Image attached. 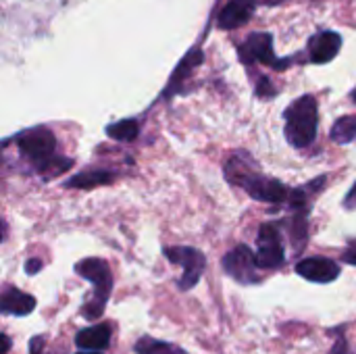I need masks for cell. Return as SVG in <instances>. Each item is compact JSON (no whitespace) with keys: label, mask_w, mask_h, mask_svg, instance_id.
<instances>
[{"label":"cell","mask_w":356,"mask_h":354,"mask_svg":"<svg viewBox=\"0 0 356 354\" xmlns=\"http://www.w3.org/2000/svg\"><path fill=\"white\" fill-rule=\"evenodd\" d=\"M225 177H227L229 184L240 186L242 190H246V194L250 198H254V200L280 204V202H284L288 198L286 186L282 182H277V179L261 175L257 163L246 152H238L227 161Z\"/></svg>","instance_id":"cell-1"},{"label":"cell","mask_w":356,"mask_h":354,"mask_svg":"<svg viewBox=\"0 0 356 354\" xmlns=\"http://www.w3.org/2000/svg\"><path fill=\"white\" fill-rule=\"evenodd\" d=\"M75 271L77 275L94 284V296L81 307V315L88 321H96L102 317L111 290H113V275H111L108 263L102 259H83L75 265Z\"/></svg>","instance_id":"cell-2"},{"label":"cell","mask_w":356,"mask_h":354,"mask_svg":"<svg viewBox=\"0 0 356 354\" xmlns=\"http://www.w3.org/2000/svg\"><path fill=\"white\" fill-rule=\"evenodd\" d=\"M319 125L317 100L313 96H300L286 108V138L296 148H307L315 142Z\"/></svg>","instance_id":"cell-3"},{"label":"cell","mask_w":356,"mask_h":354,"mask_svg":"<svg viewBox=\"0 0 356 354\" xmlns=\"http://www.w3.org/2000/svg\"><path fill=\"white\" fill-rule=\"evenodd\" d=\"M165 257L173 263V265H181L184 267V275L179 280V290H192L200 275L204 273L207 267V259L200 250L190 248V246H175V248H165Z\"/></svg>","instance_id":"cell-4"},{"label":"cell","mask_w":356,"mask_h":354,"mask_svg":"<svg viewBox=\"0 0 356 354\" xmlns=\"http://www.w3.org/2000/svg\"><path fill=\"white\" fill-rule=\"evenodd\" d=\"M257 265L259 269H277L284 265L286 261V252H284V244L280 238V230L273 223H265L259 230V238H257Z\"/></svg>","instance_id":"cell-5"},{"label":"cell","mask_w":356,"mask_h":354,"mask_svg":"<svg viewBox=\"0 0 356 354\" xmlns=\"http://www.w3.org/2000/svg\"><path fill=\"white\" fill-rule=\"evenodd\" d=\"M240 58L246 65L263 63L269 67H275L277 71H284L288 67V58H275L273 52V38L269 33H250L248 40L240 46Z\"/></svg>","instance_id":"cell-6"},{"label":"cell","mask_w":356,"mask_h":354,"mask_svg":"<svg viewBox=\"0 0 356 354\" xmlns=\"http://www.w3.org/2000/svg\"><path fill=\"white\" fill-rule=\"evenodd\" d=\"M223 269L238 284L250 286V284H257L259 282V265H257L254 252L246 244H240L232 252L225 255Z\"/></svg>","instance_id":"cell-7"},{"label":"cell","mask_w":356,"mask_h":354,"mask_svg":"<svg viewBox=\"0 0 356 354\" xmlns=\"http://www.w3.org/2000/svg\"><path fill=\"white\" fill-rule=\"evenodd\" d=\"M19 148L27 159L42 165L54 154L56 140H54L52 131H48V129H33L19 138Z\"/></svg>","instance_id":"cell-8"},{"label":"cell","mask_w":356,"mask_h":354,"mask_svg":"<svg viewBox=\"0 0 356 354\" xmlns=\"http://www.w3.org/2000/svg\"><path fill=\"white\" fill-rule=\"evenodd\" d=\"M296 273L313 284H332L340 275V265L325 257H311L296 265Z\"/></svg>","instance_id":"cell-9"},{"label":"cell","mask_w":356,"mask_h":354,"mask_svg":"<svg viewBox=\"0 0 356 354\" xmlns=\"http://www.w3.org/2000/svg\"><path fill=\"white\" fill-rule=\"evenodd\" d=\"M340 48H342V35L336 33V31H321V33L313 35L311 42H309L311 61L317 63V65L334 61L338 56Z\"/></svg>","instance_id":"cell-10"},{"label":"cell","mask_w":356,"mask_h":354,"mask_svg":"<svg viewBox=\"0 0 356 354\" xmlns=\"http://www.w3.org/2000/svg\"><path fill=\"white\" fill-rule=\"evenodd\" d=\"M35 309V298L17 290V288H6L0 292V313L2 315H17L25 317Z\"/></svg>","instance_id":"cell-11"},{"label":"cell","mask_w":356,"mask_h":354,"mask_svg":"<svg viewBox=\"0 0 356 354\" xmlns=\"http://www.w3.org/2000/svg\"><path fill=\"white\" fill-rule=\"evenodd\" d=\"M252 13H254V4L250 0H232L219 13L217 23L221 29H236V27L244 25L252 17Z\"/></svg>","instance_id":"cell-12"},{"label":"cell","mask_w":356,"mask_h":354,"mask_svg":"<svg viewBox=\"0 0 356 354\" xmlns=\"http://www.w3.org/2000/svg\"><path fill=\"white\" fill-rule=\"evenodd\" d=\"M108 342H111V325H106V323L86 328V330L77 332V336H75V344L81 351H98V353H102V351L108 348Z\"/></svg>","instance_id":"cell-13"},{"label":"cell","mask_w":356,"mask_h":354,"mask_svg":"<svg viewBox=\"0 0 356 354\" xmlns=\"http://www.w3.org/2000/svg\"><path fill=\"white\" fill-rule=\"evenodd\" d=\"M115 177L113 173L108 171H86V173H79L71 179H67V188H83V190H92V188H98V186H106L111 184Z\"/></svg>","instance_id":"cell-14"},{"label":"cell","mask_w":356,"mask_h":354,"mask_svg":"<svg viewBox=\"0 0 356 354\" xmlns=\"http://www.w3.org/2000/svg\"><path fill=\"white\" fill-rule=\"evenodd\" d=\"M330 138H332L336 144H350V142H355V138H356V117L355 115L340 117V119H338V121L332 125Z\"/></svg>","instance_id":"cell-15"},{"label":"cell","mask_w":356,"mask_h":354,"mask_svg":"<svg viewBox=\"0 0 356 354\" xmlns=\"http://www.w3.org/2000/svg\"><path fill=\"white\" fill-rule=\"evenodd\" d=\"M136 354H188L184 348H179L177 344L171 342H163V340H154V338H140L136 344Z\"/></svg>","instance_id":"cell-16"},{"label":"cell","mask_w":356,"mask_h":354,"mask_svg":"<svg viewBox=\"0 0 356 354\" xmlns=\"http://www.w3.org/2000/svg\"><path fill=\"white\" fill-rule=\"evenodd\" d=\"M138 131H140V127H138V123L134 119H125V121H119V123H113V125L106 127L108 138L119 140V142H131V140H136L138 138Z\"/></svg>","instance_id":"cell-17"},{"label":"cell","mask_w":356,"mask_h":354,"mask_svg":"<svg viewBox=\"0 0 356 354\" xmlns=\"http://www.w3.org/2000/svg\"><path fill=\"white\" fill-rule=\"evenodd\" d=\"M73 165V161H69V159H60V156H50L46 163H42L40 165V169L46 173V177H56V175H60L63 171H67L69 167Z\"/></svg>","instance_id":"cell-18"},{"label":"cell","mask_w":356,"mask_h":354,"mask_svg":"<svg viewBox=\"0 0 356 354\" xmlns=\"http://www.w3.org/2000/svg\"><path fill=\"white\" fill-rule=\"evenodd\" d=\"M275 94H277V90L273 88L271 79H269V77H261L259 83H257V96H261V98H271V96H275Z\"/></svg>","instance_id":"cell-19"},{"label":"cell","mask_w":356,"mask_h":354,"mask_svg":"<svg viewBox=\"0 0 356 354\" xmlns=\"http://www.w3.org/2000/svg\"><path fill=\"white\" fill-rule=\"evenodd\" d=\"M42 271V261L40 259H29L27 263H25V273L27 275H35V273H40Z\"/></svg>","instance_id":"cell-20"},{"label":"cell","mask_w":356,"mask_h":354,"mask_svg":"<svg viewBox=\"0 0 356 354\" xmlns=\"http://www.w3.org/2000/svg\"><path fill=\"white\" fill-rule=\"evenodd\" d=\"M344 207H346V209H350V211L356 209V184L353 186V190L348 192V196H346V200H344Z\"/></svg>","instance_id":"cell-21"},{"label":"cell","mask_w":356,"mask_h":354,"mask_svg":"<svg viewBox=\"0 0 356 354\" xmlns=\"http://www.w3.org/2000/svg\"><path fill=\"white\" fill-rule=\"evenodd\" d=\"M330 354H348V344H346V340H338L336 344H334V348H332V353Z\"/></svg>","instance_id":"cell-22"},{"label":"cell","mask_w":356,"mask_h":354,"mask_svg":"<svg viewBox=\"0 0 356 354\" xmlns=\"http://www.w3.org/2000/svg\"><path fill=\"white\" fill-rule=\"evenodd\" d=\"M42 346H44V338H42V336H38V338H33V340H31L29 351H31V354H42Z\"/></svg>","instance_id":"cell-23"},{"label":"cell","mask_w":356,"mask_h":354,"mask_svg":"<svg viewBox=\"0 0 356 354\" xmlns=\"http://www.w3.org/2000/svg\"><path fill=\"white\" fill-rule=\"evenodd\" d=\"M342 261H344V263H348V265H356V246L348 248V250L342 255Z\"/></svg>","instance_id":"cell-24"},{"label":"cell","mask_w":356,"mask_h":354,"mask_svg":"<svg viewBox=\"0 0 356 354\" xmlns=\"http://www.w3.org/2000/svg\"><path fill=\"white\" fill-rule=\"evenodd\" d=\"M10 351V338L6 334H0V354H6Z\"/></svg>","instance_id":"cell-25"},{"label":"cell","mask_w":356,"mask_h":354,"mask_svg":"<svg viewBox=\"0 0 356 354\" xmlns=\"http://www.w3.org/2000/svg\"><path fill=\"white\" fill-rule=\"evenodd\" d=\"M4 240V225H2V221H0V242Z\"/></svg>","instance_id":"cell-26"},{"label":"cell","mask_w":356,"mask_h":354,"mask_svg":"<svg viewBox=\"0 0 356 354\" xmlns=\"http://www.w3.org/2000/svg\"><path fill=\"white\" fill-rule=\"evenodd\" d=\"M282 2H286V0H267V4H282Z\"/></svg>","instance_id":"cell-27"},{"label":"cell","mask_w":356,"mask_h":354,"mask_svg":"<svg viewBox=\"0 0 356 354\" xmlns=\"http://www.w3.org/2000/svg\"><path fill=\"white\" fill-rule=\"evenodd\" d=\"M77 354H102V353H98V351H81V353H77Z\"/></svg>","instance_id":"cell-28"},{"label":"cell","mask_w":356,"mask_h":354,"mask_svg":"<svg viewBox=\"0 0 356 354\" xmlns=\"http://www.w3.org/2000/svg\"><path fill=\"white\" fill-rule=\"evenodd\" d=\"M353 98H355V102H356V90H355V94H353Z\"/></svg>","instance_id":"cell-29"}]
</instances>
